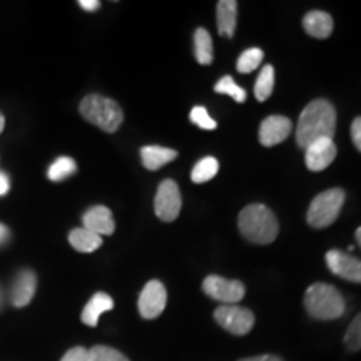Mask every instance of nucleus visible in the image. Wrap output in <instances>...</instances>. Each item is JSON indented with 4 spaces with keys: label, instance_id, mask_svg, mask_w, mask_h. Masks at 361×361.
<instances>
[{
    "label": "nucleus",
    "instance_id": "1",
    "mask_svg": "<svg viewBox=\"0 0 361 361\" xmlns=\"http://www.w3.org/2000/svg\"><path fill=\"white\" fill-rule=\"evenodd\" d=\"M336 133V111L331 102L316 99L301 112L296 128V142L301 149L319 139H333Z\"/></svg>",
    "mask_w": 361,
    "mask_h": 361
},
{
    "label": "nucleus",
    "instance_id": "20",
    "mask_svg": "<svg viewBox=\"0 0 361 361\" xmlns=\"http://www.w3.org/2000/svg\"><path fill=\"white\" fill-rule=\"evenodd\" d=\"M194 54L201 66H209L213 62V39L206 29H197L194 32Z\"/></svg>",
    "mask_w": 361,
    "mask_h": 361
},
{
    "label": "nucleus",
    "instance_id": "27",
    "mask_svg": "<svg viewBox=\"0 0 361 361\" xmlns=\"http://www.w3.org/2000/svg\"><path fill=\"white\" fill-rule=\"evenodd\" d=\"M345 346L350 351L361 350V313L351 322L350 328L346 329L345 335Z\"/></svg>",
    "mask_w": 361,
    "mask_h": 361
},
{
    "label": "nucleus",
    "instance_id": "29",
    "mask_svg": "<svg viewBox=\"0 0 361 361\" xmlns=\"http://www.w3.org/2000/svg\"><path fill=\"white\" fill-rule=\"evenodd\" d=\"M61 361H90V353L84 346H75V348L67 351Z\"/></svg>",
    "mask_w": 361,
    "mask_h": 361
},
{
    "label": "nucleus",
    "instance_id": "9",
    "mask_svg": "<svg viewBox=\"0 0 361 361\" xmlns=\"http://www.w3.org/2000/svg\"><path fill=\"white\" fill-rule=\"evenodd\" d=\"M166 303H168V291L164 284L152 279L142 288L141 296H139V313L144 319H156L164 311Z\"/></svg>",
    "mask_w": 361,
    "mask_h": 361
},
{
    "label": "nucleus",
    "instance_id": "13",
    "mask_svg": "<svg viewBox=\"0 0 361 361\" xmlns=\"http://www.w3.org/2000/svg\"><path fill=\"white\" fill-rule=\"evenodd\" d=\"M82 221H84V228L89 229L90 233L97 234V236H101V234H107V236H111L116 229V223H114V218H112L111 209L106 206L90 207V209H87L84 213Z\"/></svg>",
    "mask_w": 361,
    "mask_h": 361
},
{
    "label": "nucleus",
    "instance_id": "6",
    "mask_svg": "<svg viewBox=\"0 0 361 361\" xmlns=\"http://www.w3.org/2000/svg\"><path fill=\"white\" fill-rule=\"evenodd\" d=\"M214 319L221 328L231 335L245 336L255 326V314L251 310L241 308L238 305H221L214 311Z\"/></svg>",
    "mask_w": 361,
    "mask_h": 361
},
{
    "label": "nucleus",
    "instance_id": "17",
    "mask_svg": "<svg viewBox=\"0 0 361 361\" xmlns=\"http://www.w3.org/2000/svg\"><path fill=\"white\" fill-rule=\"evenodd\" d=\"M218 17V32L231 39L238 24V2L236 0H221L216 6Z\"/></svg>",
    "mask_w": 361,
    "mask_h": 361
},
{
    "label": "nucleus",
    "instance_id": "26",
    "mask_svg": "<svg viewBox=\"0 0 361 361\" xmlns=\"http://www.w3.org/2000/svg\"><path fill=\"white\" fill-rule=\"evenodd\" d=\"M90 353V361H129L126 355L121 353L111 346L104 345H96L89 350Z\"/></svg>",
    "mask_w": 361,
    "mask_h": 361
},
{
    "label": "nucleus",
    "instance_id": "2",
    "mask_svg": "<svg viewBox=\"0 0 361 361\" xmlns=\"http://www.w3.org/2000/svg\"><path fill=\"white\" fill-rule=\"evenodd\" d=\"M239 231L255 245H269L278 238L279 224L273 211L264 204H250L239 213Z\"/></svg>",
    "mask_w": 361,
    "mask_h": 361
},
{
    "label": "nucleus",
    "instance_id": "33",
    "mask_svg": "<svg viewBox=\"0 0 361 361\" xmlns=\"http://www.w3.org/2000/svg\"><path fill=\"white\" fill-rule=\"evenodd\" d=\"M239 361H283L276 355H259V356H251V358H245Z\"/></svg>",
    "mask_w": 361,
    "mask_h": 361
},
{
    "label": "nucleus",
    "instance_id": "16",
    "mask_svg": "<svg viewBox=\"0 0 361 361\" xmlns=\"http://www.w3.org/2000/svg\"><path fill=\"white\" fill-rule=\"evenodd\" d=\"M306 34L314 39H328L333 32V17L323 11H311L305 16Z\"/></svg>",
    "mask_w": 361,
    "mask_h": 361
},
{
    "label": "nucleus",
    "instance_id": "7",
    "mask_svg": "<svg viewBox=\"0 0 361 361\" xmlns=\"http://www.w3.org/2000/svg\"><path fill=\"white\" fill-rule=\"evenodd\" d=\"M202 291L223 305H236L246 295V288L241 281L221 278L218 274H211L202 281Z\"/></svg>",
    "mask_w": 361,
    "mask_h": 361
},
{
    "label": "nucleus",
    "instance_id": "31",
    "mask_svg": "<svg viewBox=\"0 0 361 361\" xmlns=\"http://www.w3.org/2000/svg\"><path fill=\"white\" fill-rule=\"evenodd\" d=\"M79 6L87 12H96L101 7V2H97V0H80Z\"/></svg>",
    "mask_w": 361,
    "mask_h": 361
},
{
    "label": "nucleus",
    "instance_id": "23",
    "mask_svg": "<svg viewBox=\"0 0 361 361\" xmlns=\"http://www.w3.org/2000/svg\"><path fill=\"white\" fill-rule=\"evenodd\" d=\"M78 171V164H75V161L72 159V157H67V156H62L59 157V159L54 162V164L49 168V179L54 180V183H59V180H64L66 178H69Z\"/></svg>",
    "mask_w": 361,
    "mask_h": 361
},
{
    "label": "nucleus",
    "instance_id": "18",
    "mask_svg": "<svg viewBox=\"0 0 361 361\" xmlns=\"http://www.w3.org/2000/svg\"><path fill=\"white\" fill-rule=\"evenodd\" d=\"M178 157V152L174 149L162 147V146H146L141 149V159L144 168L149 171H157L168 162L174 161Z\"/></svg>",
    "mask_w": 361,
    "mask_h": 361
},
{
    "label": "nucleus",
    "instance_id": "10",
    "mask_svg": "<svg viewBox=\"0 0 361 361\" xmlns=\"http://www.w3.org/2000/svg\"><path fill=\"white\" fill-rule=\"evenodd\" d=\"M326 264L329 271L336 276L361 284V259L353 258L350 252H343L340 250L328 251Z\"/></svg>",
    "mask_w": 361,
    "mask_h": 361
},
{
    "label": "nucleus",
    "instance_id": "19",
    "mask_svg": "<svg viewBox=\"0 0 361 361\" xmlns=\"http://www.w3.org/2000/svg\"><path fill=\"white\" fill-rule=\"evenodd\" d=\"M69 243L75 251L79 252H94L102 246V238L90 233L85 228L72 229L69 234Z\"/></svg>",
    "mask_w": 361,
    "mask_h": 361
},
{
    "label": "nucleus",
    "instance_id": "14",
    "mask_svg": "<svg viewBox=\"0 0 361 361\" xmlns=\"http://www.w3.org/2000/svg\"><path fill=\"white\" fill-rule=\"evenodd\" d=\"M35 290H37V276H35V273L30 269H22L17 274L12 286V305L16 308H24V306L32 301Z\"/></svg>",
    "mask_w": 361,
    "mask_h": 361
},
{
    "label": "nucleus",
    "instance_id": "12",
    "mask_svg": "<svg viewBox=\"0 0 361 361\" xmlns=\"http://www.w3.org/2000/svg\"><path fill=\"white\" fill-rule=\"evenodd\" d=\"M293 130V123L284 116H269L261 123L259 141L266 147L283 142Z\"/></svg>",
    "mask_w": 361,
    "mask_h": 361
},
{
    "label": "nucleus",
    "instance_id": "8",
    "mask_svg": "<svg viewBox=\"0 0 361 361\" xmlns=\"http://www.w3.org/2000/svg\"><path fill=\"white\" fill-rule=\"evenodd\" d=\"M180 206H183V200H180V191L176 180H162L159 188H157L154 200V211L157 218L164 221V223H173V221L178 219Z\"/></svg>",
    "mask_w": 361,
    "mask_h": 361
},
{
    "label": "nucleus",
    "instance_id": "34",
    "mask_svg": "<svg viewBox=\"0 0 361 361\" xmlns=\"http://www.w3.org/2000/svg\"><path fill=\"white\" fill-rule=\"evenodd\" d=\"M8 236H11V231L7 229V226H4L0 223V245H4V243L7 241Z\"/></svg>",
    "mask_w": 361,
    "mask_h": 361
},
{
    "label": "nucleus",
    "instance_id": "11",
    "mask_svg": "<svg viewBox=\"0 0 361 361\" xmlns=\"http://www.w3.org/2000/svg\"><path fill=\"white\" fill-rule=\"evenodd\" d=\"M305 151L306 168L313 171V173H319V171L326 169L328 166L335 161L338 152L333 139H319V141L310 144Z\"/></svg>",
    "mask_w": 361,
    "mask_h": 361
},
{
    "label": "nucleus",
    "instance_id": "5",
    "mask_svg": "<svg viewBox=\"0 0 361 361\" xmlns=\"http://www.w3.org/2000/svg\"><path fill=\"white\" fill-rule=\"evenodd\" d=\"M345 204V191L343 189H328L311 201L308 209V224L311 228L323 229L331 226L341 213V207Z\"/></svg>",
    "mask_w": 361,
    "mask_h": 361
},
{
    "label": "nucleus",
    "instance_id": "3",
    "mask_svg": "<svg viewBox=\"0 0 361 361\" xmlns=\"http://www.w3.org/2000/svg\"><path fill=\"white\" fill-rule=\"evenodd\" d=\"M305 306L311 318L322 319V322L338 319L346 310L341 293L326 283L311 284L306 290Z\"/></svg>",
    "mask_w": 361,
    "mask_h": 361
},
{
    "label": "nucleus",
    "instance_id": "36",
    "mask_svg": "<svg viewBox=\"0 0 361 361\" xmlns=\"http://www.w3.org/2000/svg\"><path fill=\"white\" fill-rule=\"evenodd\" d=\"M356 241H358V245L361 246V228L356 229Z\"/></svg>",
    "mask_w": 361,
    "mask_h": 361
},
{
    "label": "nucleus",
    "instance_id": "22",
    "mask_svg": "<svg viewBox=\"0 0 361 361\" xmlns=\"http://www.w3.org/2000/svg\"><path fill=\"white\" fill-rule=\"evenodd\" d=\"M273 89H274V69L273 66L268 64L264 66L259 72L258 80H256L255 84V96L259 102H264L266 99L273 94Z\"/></svg>",
    "mask_w": 361,
    "mask_h": 361
},
{
    "label": "nucleus",
    "instance_id": "25",
    "mask_svg": "<svg viewBox=\"0 0 361 361\" xmlns=\"http://www.w3.org/2000/svg\"><path fill=\"white\" fill-rule=\"evenodd\" d=\"M214 90L218 94H226V96H231L236 102H245L246 101V90L234 82L231 75H224L218 84L214 85Z\"/></svg>",
    "mask_w": 361,
    "mask_h": 361
},
{
    "label": "nucleus",
    "instance_id": "4",
    "mask_svg": "<svg viewBox=\"0 0 361 361\" xmlns=\"http://www.w3.org/2000/svg\"><path fill=\"white\" fill-rule=\"evenodd\" d=\"M79 112L85 121L97 126L104 133H116L124 121V112L119 104L99 94L84 97L80 101Z\"/></svg>",
    "mask_w": 361,
    "mask_h": 361
},
{
    "label": "nucleus",
    "instance_id": "32",
    "mask_svg": "<svg viewBox=\"0 0 361 361\" xmlns=\"http://www.w3.org/2000/svg\"><path fill=\"white\" fill-rule=\"evenodd\" d=\"M8 189H11V180H8L6 173H2V171H0V196H6V194L8 192Z\"/></svg>",
    "mask_w": 361,
    "mask_h": 361
},
{
    "label": "nucleus",
    "instance_id": "28",
    "mask_svg": "<svg viewBox=\"0 0 361 361\" xmlns=\"http://www.w3.org/2000/svg\"><path fill=\"white\" fill-rule=\"evenodd\" d=\"M189 119H191V123L196 124L200 129L213 130V129L218 128L216 121L209 116V112L206 111V107H202V106L192 107L191 114H189Z\"/></svg>",
    "mask_w": 361,
    "mask_h": 361
},
{
    "label": "nucleus",
    "instance_id": "15",
    "mask_svg": "<svg viewBox=\"0 0 361 361\" xmlns=\"http://www.w3.org/2000/svg\"><path fill=\"white\" fill-rule=\"evenodd\" d=\"M112 308H114V300H112L107 293H102V291L96 293V295L90 298L89 303L85 305V308L82 310V314H80V319H82L84 324L94 328L97 326L101 314Z\"/></svg>",
    "mask_w": 361,
    "mask_h": 361
},
{
    "label": "nucleus",
    "instance_id": "21",
    "mask_svg": "<svg viewBox=\"0 0 361 361\" xmlns=\"http://www.w3.org/2000/svg\"><path fill=\"white\" fill-rule=\"evenodd\" d=\"M218 171H219V162L216 157H211V156L202 157V159L197 161L196 166L192 168L191 179L196 184L207 183V180H211L216 174H218Z\"/></svg>",
    "mask_w": 361,
    "mask_h": 361
},
{
    "label": "nucleus",
    "instance_id": "24",
    "mask_svg": "<svg viewBox=\"0 0 361 361\" xmlns=\"http://www.w3.org/2000/svg\"><path fill=\"white\" fill-rule=\"evenodd\" d=\"M263 57H264V52L261 51V49L258 47L247 49V51H245L241 56H239L236 69L241 72V74H250V72L258 69L261 62H263Z\"/></svg>",
    "mask_w": 361,
    "mask_h": 361
},
{
    "label": "nucleus",
    "instance_id": "35",
    "mask_svg": "<svg viewBox=\"0 0 361 361\" xmlns=\"http://www.w3.org/2000/svg\"><path fill=\"white\" fill-rule=\"evenodd\" d=\"M4 126H6V119H4L2 112H0V134H2V130H4Z\"/></svg>",
    "mask_w": 361,
    "mask_h": 361
},
{
    "label": "nucleus",
    "instance_id": "30",
    "mask_svg": "<svg viewBox=\"0 0 361 361\" xmlns=\"http://www.w3.org/2000/svg\"><path fill=\"white\" fill-rule=\"evenodd\" d=\"M351 139H353L355 147L361 152V116L356 117L351 124Z\"/></svg>",
    "mask_w": 361,
    "mask_h": 361
}]
</instances>
